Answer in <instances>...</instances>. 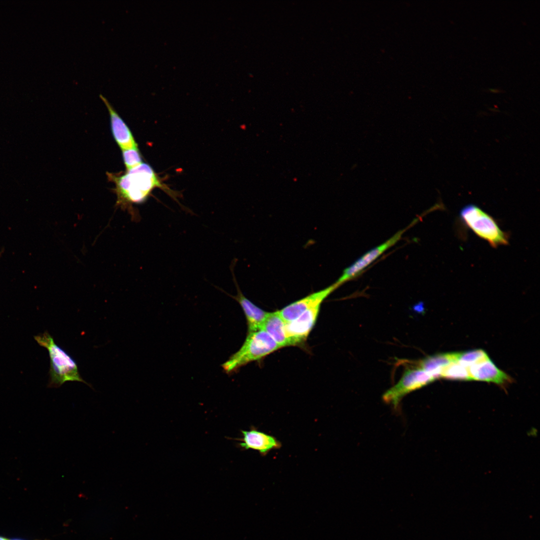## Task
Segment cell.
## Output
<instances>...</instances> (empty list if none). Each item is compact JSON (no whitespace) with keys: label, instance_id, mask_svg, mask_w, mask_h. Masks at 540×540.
Here are the masks:
<instances>
[{"label":"cell","instance_id":"6da1fadb","mask_svg":"<svg viewBox=\"0 0 540 540\" xmlns=\"http://www.w3.org/2000/svg\"><path fill=\"white\" fill-rule=\"evenodd\" d=\"M109 180L115 184L116 206L124 210H127L132 220H136V212L132 204L146 200L156 187H162L152 168L145 163L126 170L124 174L107 173Z\"/></svg>","mask_w":540,"mask_h":540},{"label":"cell","instance_id":"7a4b0ae2","mask_svg":"<svg viewBox=\"0 0 540 540\" xmlns=\"http://www.w3.org/2000/svg\"><path fill=\"white\" fill-rule=\"evenodd\" d=\"M40 346L46 348L50 358L49 388H58L68 381L82 382L92 386L81 377L75 360L54 341L50 334L46 332L34 336Z\"/></svg>","mask_w":540,"mask_h":540},{"label":"cell","instance_id":"3957f363","mask_svg":"<svg viewBox=\"0 0 540 540\" xmlns=\"http://www.w3.org/2000/svg\"><path fill=\"white\" fill-rule=\"evenodd\" d=\"M280 348L265 330L261 329L250 332L239 350L222 366L226 372L232 373L247 364L260 360Z\"/></svg>","mask_w":540,"mask_h":540},{"label":"cell","instance_id":"277c9868","mask_svg":"<svg viewBox=\"0 0 540 540\" xmlns=\"http://www.w3.org/2000/svg\"><path fill=\"white\" fill-rule=\"evenodd\" d=\"M460 216L468 228L492 246L508 244L506 233L500 229L492 216L476 206H466L461 210Z\"/></svg>","mask_w":540,"mask_h":540},{"label":"cell","instance_id":"5b68a950","mask_svg":"<svg viewBox=\"0 0 540 540\" xmlns=\"http://www.w3.org/2000/svg\"><path fill=\"white\" fill-rule=\"evenodd\" d=\"M434 380L435 379L429 372L414 365L404 371L398 382L384 393L382 399L385 402L396 408L407 394Z\"/></svg>","mask_w":540,"mask_h":540},{"label":"cell","instance_id":"8992f818","mask_svg":"<svg viewBox=\"0 0 540 540\" xmlns=\"http://www.w3.org/2000/svg\"><path fill=\"white\" fill-rule=\"evenodd\" d=\"M408 228H406L398 231L384 243L364 254L344 270L342 274L336 283L340 286L344 282L360 274L366 267L374 262L388 248L397 242Z\"/></svg>","mask_w":540,"mask_h":540},{"label":"cell","instance_id":"52a82bcc","mask_svg":"<svg viewBox=\"0 0 540 540\" xmlns=\"http://www.w3.org/2000/svg\"><path fill=\"white\" fill-rule=\"evenodd\" d=\"M320 306L310 308L298 318L286 322L285 330L290 346L304 342L314 327Z\"/></svg>","mask_w":540,"mask_h":540},{"label":"cell","instance_id":"ba28073f","mask_svg":"<svg viewBox=\"0 0 540 540\" xmlns=\"http://www.w3.org/2000/svg\"><path fill=\"white\" fill-rule=\"evenodd\" d=\"M340 286L335 282L324 289L311 294L286 306L278 312L286 322L293 320L310 308L320 306L324 300Z\"/></svg>","mask_w":540,"mask_h":540},{"label":"cell","instance_id":"9c48e42d","mask_svg":"<svg viewBox=\"0 0 540 540\" xmlns=\"http://www.w3.org/2000/svg\"><path fill=\"white\" fill-rule=\"evenodd\" d=\"M242 438H236L240 441V447L244 450L252 449L264 456L272 450L279 449L281 442L275 437L258 430L252 426L249 430H241Z\"/></svg>","mask_w":540,"mask_h":540},{"label":"cell","instance_id":"30bf717a","mask_svg":"<svg viewBox=\"0 0 540 540\" xmlns=\"http://www.w3.org/2000/svg\"><path fill=\"white\" fill-rule=\"evenodd\" d=\"M100 97L109 112L112 132L116 144L122 150L138 149L133 135L125 122L104 96L100 94Z\"/></svg>","mask_w":540,"mask_h":540},{"label":"cell","instance_id":"8fae6325","mask_svg":"<svg viewBox=\"0 0 540 540\" xmlns=\"http://www.w3.org/2000/svg\"><path fill=\"white\" fill-rule=\"evenodd\" d=\"M468 369L471 380L492 382L500 385L512 382V378L498 368L488 357L472 364Z\"/></svg>","mask_w":540,"mask_h":540},{"label":"cell","instance_id":"7c38bea8","mask_svg":"<svg viewBox=\"0 0 540 540\" xmlns=\"http://www.w3.org/2000/svg\"><path fill=\"white\" fill-rule=\"evenodd\" d=\"M232 272L238 294L236 296H230L239 303L244 312L247 320L248 333L261 330L269 312L256 306L242 294L238 286L233 270Z\"/></svg>","mask_w":540,"mask_h":540},{"label":"cell","instance_id":"4fadbf2b","mask_svg":"<svg viewBox=\"0 0 540 540\" xmlns=\"http://www.w3.org/2000/svg\"><path fill=\"white\" fill-rule=\"evenodd\" d=\"M456 352L439 354L428 356L417 362L415 366L429 372L436 380L440 378L442 370L456 362Z\"/></svg>","mask_w":540,"mask_h":540},{"label":"cell","instance_id":"5bb4252c","mask_svg":"<svg viewBox=\"0 0 540 540\" xmlns=\"http://www.w3.org/2000/svg\"><path fill=\"white\" fill-rule=\"evenodd\" d=\"M285 326L286 322L278 311H276L269 312L262 329L265 330L282 348L290 346L286 336Z\"/></svg>","mask_w":540,"mask_h":540},{"label":"cell","instance_id":"9a60e30c","mask_svg":"<svg viewBox=\"0 0 540 540\" xmlns=\"http://www.w3.org/2000/svg\"><path fill=\"white\" fill-rule=\"evenodd\" d=\"M441 377L451 380H471L468 369L458 362H453L442 370Z\"/></svg>","mask_w":540,"mask_h":540},{"label":"cell","instance_id":"2e32d148","mask_svg":"<svg viewBox=\"0 0 540 540\" xmlns=\"http://www.w3.org/2000/svg\"><path fill=\"white\" fill-rule=\"evenodd\" d=\"M488 356L482 350H474L462 352H456V362L468 368L472 364L480 362Z\"/></svg>","mask_w":540,"mask_h":540},{"label":"cell","instance_id":"e0dca14e","mask_svg":"<svg viewBox=\"0 0 540 540\" xmlns=\"http://www.w3.org/2000/svg\"><path fill=\"white\" fill-rule=\"evenodd\" d=\"M122 154L126 170H130L142 163L138 149L122 150Z\"/></svg>","mask_w":540,"mask_h":540},{"label":"cell","instance_id":"ac0fdd59","mask_svg":"<svg viewBox=\"0 0 540 540\" xmlns=\"http://www.w3.org/2000/svg\"><path fill=\"white\" fill-rule=\"evenodd\" d=\"M489 90H490V91L491 92H500V90H499L498 89H497V88H489Z\"/></svg>","mask_w":540,"mask_h":540},{"label":"cell","instance_id":"d6986e66","mask_svg":"<svg viewBox=\"0 0 540 540\" xmlns=\"http://www.w3.org/2000/svg\"><path fill=\"white\" fill-rule=\"evenodd\" d=\"M0 540H8L7 538H5L4 537H2V536H0Z\"/></svg>","mask_w":540,"mask_h":540},{"label":"cell","instance_id":"ffe728a7","mask_svg":"<svg viewBox=\"0 0 540 540\" xmlns=\"http://www.w3.org/2000/svg\"><path fill=\"white\" fill-rule=\"evenodd\" d=\"M18 540V539H14V540Z\"/></svg>","mask_w":540,"mask_h":540}]
</instances>
